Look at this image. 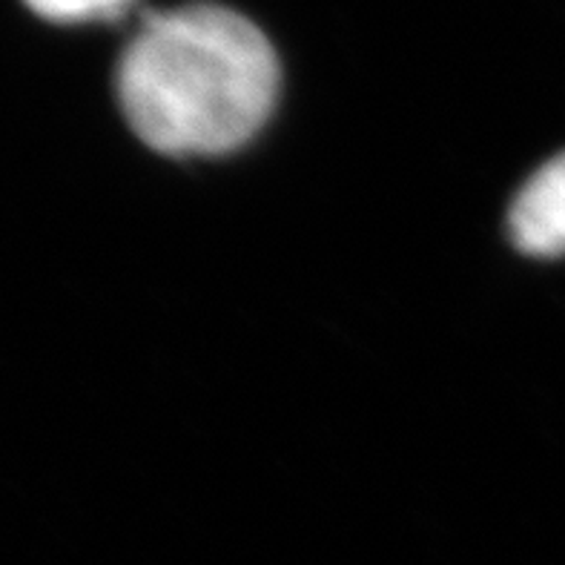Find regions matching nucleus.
Masks as SVG:
<instances>
[{
  "mask_svg": "<svg viewBox=\"0 0 565 565\" xmlns=\"http://www.w3.org/2000/svg\"><path fill=\"white\" fill-rule=\"evenodd\" d=\"M23 3L52 23H95L121 18L132 0H23Z\"/></svg>",
  "mask_w": 565,
  "mask_h": 565,
  "instance_id": "nucleus-3",
  "label": "nucleus"
},
{
  "mask_svg": "<svg viewBox=\"0 0 565 565\" xmlns=\"http://www.w3.org/2000/svg\"><path fill=\"white\" fill-rule=\"evenodd\" d=\"M511 238L529 256L554 258L565 253V152L540 167L514 199L509 215Z\"/></svg>",
  "mask_w": 565,
  "mask_h": 565,
  "instance_id": "nucleus-2",
  "label": "nucleus"
},
{
  "mask_svg": "<svg viewBox=\"0 0 565 565\" xmlns=\"http://www.w3.org/2000/svg\"><path fill=\"white\" fill-rule=\"evenodd\" d=\"M279 55L222 3L143 14L115 72L118 104L161 156H224L250 141L279 98Z\"/></svg>",
  "mask_w": 565,
  "mask_h": 565,
  "instance_id": "nucleus-1",
  "label": "nucleus"
}]
</instances>
